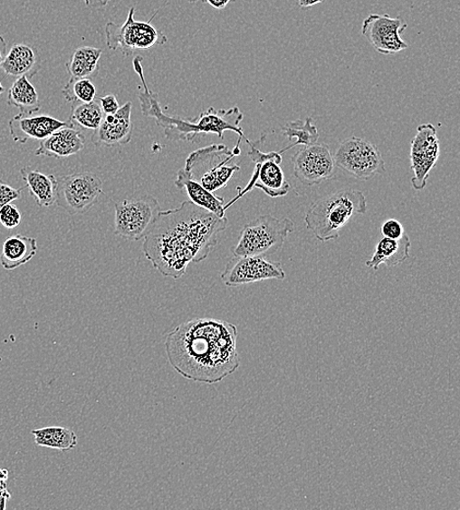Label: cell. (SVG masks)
<instances>
[{
    "label": "cell",
    "instance_id": "13",
    "mask_svg": "<svg viewBox=\"0 0 460 510\" xmlns=\"http://www.w3.org/2000/svg\"><path fill=\"white\" fill-rule=\"evenodd\" d=\"M292 162L294 177L305 186L320 185L335 177L334 157L325 144L304 147L293 154Z\"/></svg>",
    "mask_w": 460,
    "mask_h": 510
},
{
    "label": "cell",
    "instance_id": "6",
    "mask_svg": "<svg viewBox=\"0 0 460 510\" xmlns=\"http://www.w3.org/2000/svg\"><path fill=\"white\" fill-rule=\"evenodd\" d=\"M294 230L293 222L271 215L259 217L244 225L240 239L233 248L235 256H270L278 253Z\"/></svg>",
    "mask_w": 460,
    "mask_h": 510
},
{
    "label": "cell",
    "instance_id": "29",
    "mask_svg": "<svg viewBox=\"0 0 460 510\" xmlns=\"http://www.w3.org/2000/svg\"><path fill=\"white\" fill-rule=\"evenodd\" d=\"M62 94L67 102H91L97 99V88L91 79L70 78Z\"/></svg>",
    "mask_w": 460,
    "mask_h": 510
},
{
    "label": "cell",
    "instance_id": "23",
    "mask_svg": "<svg viewBox=\"0 0 460 510\" xmlns=\"http://www.w3.org/2000/svg\"><path fill=\"white\" fill-rule=\"evenodd\" d=\"M38 253L37 240L17 234L9 236L3 245L0 265L5 270H14L29 263Z\"/></svg>",
    "mask_w": 460,
    "mask_h": 510
},
{
    "label": "cell",
    "instance_id": "5",
    "mask_svg": "<svg viewBox=\"0 0 460 510\" xmlns=\"http://www.w3.org/2000/svg\"><path fill=\"white\" fill-rule=\"evenodd\" d=\"M241 141L233 149L225 145H211L193 151L187 157L185 169L194 180L216 193L225 188L235 172L241 170L235 158L241 154Z\"/></svg>",
    "mask_w": 460,
    "mask_h": 510
},
{
    "label": "cell",
    "instance_id": "27",
    "mask_svg": "<svg viewBox=\"0 0 460 510\" xmlns=\"http://www.w3.org/2000/svg\"><path fill=\"white\" fill-rule=\"evenodd\" d=\"M104 113L99 101L91 102H72L69 123L77 128L97 130L104 118Z\"/></svg>",
    "mask_w": 460,
    "mask_h": 510
},
{
    "label": "cell",
    "instance_id": "38",
    "mask_svg": "<svg viewBox=\"0 0 460 510\" xmlns=\"http://www.w3.org/2000/svg\"><path fill=\"white\" fill-rule=\"evenodd\" d=\"M7 500H8V497H6L5 496H0V510L6 509Z\"/></svg>",
    "mask_w": 460,
    "mask_h": 510
},
{
    "label": "cell",
    "instance_id": "32",
    "mask_svg": "<svg viewBox=\"0 0 460 510\" xmlns=\"http://www.w3.org/2000/svg\"><path fill=\"white\" fill-rule=\"evenodd\" d=\"M22 188H15L0 179V208L22 197Z\"/></svg>",
    "mask_w": 460,
    "mask_h": 510
},
{
    "label": "cell",
    "instance_id": "11",
    "mask_svg": "<svg viewBox=\"0 0 460 510\" xmlns=\"http://www.w3.org/2000/svg\"><path fill=\"white\" fill-rule=\"evenodd\" d=\"M103 194L101 178L92 173H75L57 179L56 205L70 215H84Z\"/></svg>",
    "mask_w": 460,
    "mask_h": 510
},
{
    "label": "cell",
    "instance_id": "14",
    "mask_svg": "<svg viewBox=\"0 0 460 510\" xmlns=\"http://www.w3.org/2000/svg\"><path fill=\"white\" fill-rule=\"evenodd\" d=\"M285 278L286 273L281 264L270 261L264 256H235L221 274V280L231 288L265 280Z\"/></svg>",
    "mask_w": 460,
    "mask_h": 510
},
{
    "label": "cell",
    "instance_id": "34",
    "mask_svg": "<svg viewBox=\"0 0 460 510\" xmlns=\"http://www.w3.org/2000/svg\"><path fill=\"white\" fill-rule=\"evenodd\" d=\"M234 0H187L190 4H207L217 10L225 9Z\"/></svg>",
    "mask_w": 460,
    "mask_h": 510
},
{
    "label": "cell",
    "instance_id": "17",
    "mask_svg": "<svg viewBox=\"0 0 460 510\" xmlns=\"http://www.w3.org/2000/svg\"><path fill=\"white\" fill-rule=\"evenodd\" d=\"M86 138L81 130L72 124L58 129L49 137L41 140L40 147L35 150L37 157L66 159L84 149Z\"/></svg>",
    "mask_w": 460,
    "mask_h": 510
},
{
    "label": "cell",
    "instance_id": "40",
    "mask_svg": "<svg viewBox=\"0 0 460 510\" xmlns=\"http://www.w3.org/2000/svg\"><path fill=\"white\" fill-rule=\"evenodd\" d=\"M5 91V89L3 85L2 81H0V96H2V94Z\"/></svg>",
    "mask_w": 460,
    "mask_h": 510
},
{
    "label": "cell",
    "instance_id": "4",
    "mask_svg": "<svg viewBox=\"0 0 460 510\" xmlns=\"http://www.w3.org/2000/svg\"><path fill=\"white\" fill-rule=\"evenodd\" d=\"M368 200L357 189L346 188L317 199L306 213L304 223L318 241H335L353 218L365 215Z\"/></svg>",
    "mask_w": 460,
    "mask_h": 510
},
{
    "label": "cell",
    "instance_id": "10",
    "mask_svg": "<svg viewBox=\"0 0 460 510\" xmlns=\"http://www.w3.org/2000/svg\"><path fill=\"white\" fill-rule=\"evenodd\" d=\"M334 160L337 168L363 181H369L386 170L379 149L372 142L358 137L341 141Z\"/></svg>",
    "mask_w": 460,
    "mask_h": 510
},
{
    "label": "cell",
    "instance_id": "37",
    "mask_svg": "<svg viewBox=\"0 0 460 510\" xmlns=\"http://www.w3.org/2000/svg\"><path fill=\"white\" fill-rule=\"evenodd\" d=\"M324 2H326V0H299V5L302 9H308L317 5L323 4Z\"/></svg>",
    "mask_w": 460,
    "mask_h": 510
},
{
    "label": "cell",
    "instance_id": "15",
    "mask_svg": "<svg viewBox=\"0 0 460 510\" xmlns=\"http://www.w3.org/2000/svg\"><path fill=\"white\" fill-rule=\"evenodd\" d=\"M407 28L402 17L371 14L363 21L361 32L377 53L390 55L407 49L408 44L400 37Z\"/></svg>",
    "mask_w": 460,
    "mask_h": 510
},
{
    "label": "cell",
    "instance_id": "25",
    "mask_svg": "<svg viewBox=\"0 0 460 510\" xmlns=\"http://www.w3.org/2000/svg\"><path fill=\"white\" fill-rule=\"evenodd\" d=\"M7 103L27 115L37 113L42 109L39 93L26 76L17 78L8 90Z\"/></svg>",
    "mask_w": 460,
    "mask_h": 510
},
{
    "label": "cell",
    "instance_id": "24",
    "mask_svg": "<svg viewBox=\"0 0 460 510\" xmlns=\"http://www.w3.org/2000/svg\"><path fill=\"white\" fill-rule=\"evenodd\" d=\"M102 50L92 46H81L71 55L66 63L71 78L93 79L99 75Z\"/></svg>",
    "mask_w": 460,
    "mask_h": 510
},
{
    "label": "cell",
    "instance_id": "26",
    "mask_svg": "<svg viewBox=\"0 0 460 510\" xmlns=\"http://www.w3.org/2000/svg\"><path fill=\"white\" fill-rule=\"evenodd\" d=\"M31 433L34 437L35 444L40 447L69 452L78 445L76 433L66 427H44L42 429L33 430Z\"/></svg>",
    "mask_w": 460,
    "mask_h": 510
},
{
    "label": "cell",
    "instance_id": "9",
    "mask_svg": "<svg viewBox=\"0 0 460 510\" xmlns=\"http://www.w3.org/2000/svg\"><path fill=\"white\" fill-rule=\"evenodd\" d=\"M161 211L151 196L128 198L115 204L114 234L129 241L144 239Z\"/></svg>",
    "mask_w": 460,
    "mask_h": 510
},
{
    "label": "cell",
    "instance_id": "22",
    "mask_svg": "<svg viewBox=\"0 0 460 510\" xmlns=\"http://www.w3.org/2000/svg\"><path fill=\"white\" fill-rule=\"evenodd\" d=\"M410 246L407 233L398 240L383 238L377 244L372 257L365 265L374 270H379L382 265L387 267L398 266L409 257Z\"/></svg>",
    "mask_w": 460,
    "mask_h": 510
},
{
    "label": "cell",
    "instance_id": "1",
    "mask_svg": "<svg viewBox=\"0 0 460 510\" xmlns=\"http://www.w3.org/2000/svg\"><path fill=\"white\" fill-rule=\"evenodd\" d=\"M228 224L226 217L184 201L179 207L159 212L144 238V255L161 275L178 280L188 265L208 257Z\"/></svg>",
    "mask_w": 460,
    "mask_h": 510
},
{
    "label": "cell",
    "instance_id": "39",
    "mask_svg": "<svg viewBox=\"0 0 460 510\" xmlns=\"http://www.w3.org/2000/svg\"><path fill=\"white\" fill-rule=\"evenodd\" d=\"M8 477V471L6 469H0V482L6 481Z\"/></svg>",
    "mask_w": 460,
    "mask_h": 510
},
{
    "label": "cell",
    "instance_id": "18",
    "mask_svg": "<svg viewBox=\"0 0 460 510\" xmlns=\"http://www.w3.org/2000/svg\"><path fill=\"white\" fill-rule=\"evenodd\" d=\"M67 124L52 116L20 113L8 125L11 138L19 144H26L30 139L42 140Z\"/></svg>",
    "mask_w": 460,
    "mask_h": 510
},
{
    "label": "cell",
    "instance_id": "20",
    "mask_svg": "<svg viewBox=\"0 0 460 510\" xmlns=\"http://www.w3.org/2000/svg\"><path fill=\"white\" fill-rule=\"evenodd\" d=\"M177 188L181 191H186L190 201L196 206L202 207L218 217H225V200L216 197L215 193H211L208 189L205 188L202 185L198 184L191 173L182 168L177 173V179L175 181Z\"/></svg>",
    "mask_w": 460,
    "mask_h": 510
},
{
    "label": "cell",
    "instance_id": "12",
    "mask_svg": "<svg viewBox=\"0 0 460 510\" xmlns=\"http://www.w3.org/2000/svg\"><path fill=\"white\" fill-rule=\"evenodd\" d=\"M440 140L437 129L433 124L418 126L417 132L411 140L410 162L411 184L417 191L426 187L430 173L440 158Z\"/></svg>",
    "mask_w": 460,
    "mask_h": 510
},
{
    "label": "cell",
    "instance_id": "2",
    "mask_svg": "<svg viewBox=\"0 0 460 510\" xmlns=\"http://www.w3.org/2000/svg\"><path fill=\"white\" fill-rule=\"evenodd\" d=\"M238 330L215 318H196L180 324L165 342L173 369L187 380L216 384L238 370Z\"/></svg>",
    "mask_w": 460,
    "mask_h": 510
},
{
    "label": "cell",
    "instance_id": "28",
    "mask_svg": "<svg viewBox=\"0 0 460 510\" xmlns=\"http://www.w3.org/2000/svg\"><path fill=\"white\" fill-rule=\"evenodd\" d=\"M281 130L283 135L287 137L291 141L293 138L297 139V141L294 144L283 149L282 150L278 151L280 154L286 152L287 150L297 147V146H303L309 147L311 145L316 144L318 139H320V134H318V130L315 125L312 124V118L308 117L306 120H296L287 123L284 126L281 127Z\"/></svg>",
    "mask_w": 460,
    "mask_h": 510
},
{
    "label": "cell",
    "instance_id": "8",
    "mask_svg": "<svg viewBox=\"0 0 460 510\" xmlns=\"http://www.w3.org/2000/svg\"><path fill=\"white\" fill-rule=\"evenodd\" d=\"M135 8L129 11L122 25L109 22L105 26L106 44L111 51H120L131 56L137 51H146L168 42L167 35L153 27L149 22L135 20Z\"/></svg>",
    "mask_w": 460,
    "mask_h": 510
},
{
    "label": "cell",
    "instance_id": "35",
    "mask_svg": "<svg viewBox=\"0 0 460 510\" xmlns=\"http://www.w3.org/2000/svg\"><path fill=\"white\" fill-rule=\"evenodd\" d=\"M111 0H84L87 6L91 8H102L108 5Z\"/></svg>",
    "mask_w": 460,
    "mask_h": 510
},
{
    "label": "cell",
    "instance_id": "36",
    "mask_svg": "<svg viewBox=\"0 0 460 510\" xmlns=\"http://www.w3.org/2000/svg\"><path fill=\"white\" fill-rule=\"evenodd\" d=\"M7 53V43L4 39L3 35L0 34V69H2V64Z\"/></svg>",
    "mask_w": 460,
    "mask_h": 510
},
{
    "label": "cell",
    "instance_id": "3",
    "mask_svg": "<svg viewBox=\"0 0 460 510\" xmlns=\"http://www.w3.org/2000/svg\"><path fill=\"white\" fill-rule=\"evenodd\" d=\"M141 62H143V58L139 56L135 57L133 61L135 72L143 84V91L139 92L141 112L146 117L153 118L157 124L163 129L164 136L168 140L194 142L198 136L206 135H216L223 140L224 133L226 130H232V132L237 134L240 141L245 138L240 126L244 120V114L238 106L220 111L209 108L196 117L195 120H186L184 117L165 113L161 109L158 94L149 90L147 84Z\"/></svg>",
    "mask_w": 460,
    "mask_h": 510
},
{
    "label": "cell",
    "instance_id": "19",
    "mask_svg": "<svg viewBox=\"0 0 460 510\" xmlns=\"http://www.w3.org/2000/svg\"><path fill=\"white\" fill-rule=\"evenodd\" d=\"M41 67L38 51L24 43L12 45L2 64L5 75L16 78L26 76L29 79L37 75Z\"/></svg>",
    "mask_w": 460,
    "mask_h": 510
},
{
    "label": "cell",
    "instance_id": "30",
    "mask_svg": "<svg viewBox=\"0 0 460 510\" xmlns=\"http://www.w3.org/2000/svg\"><path fill=\"white\" fill-rule=\"evenodd\" d=\"M22 216L17 207L8 204L0 208V224L7 230L17 228L21 223Z\"/></svg>",
    "mask_w": 460,
    "mask_h": 510
},
{
    "label": "cell",
    "instance_id": "31",
    "mask_svg": "<svg viewBox=\"0 0 460 510\" xmlns=\"http://www.w3.org/2000/svg\"><path fill=\"white\" fill-rule=\"evenodd\" d=\"M384 238L398 240L406 234L403 224L397 219H388L381 227Z\"/></svg>",
    "mask_w": 460,
    "mask_h": 510
},
{
    "label": "cell",
    "instance_id": "33",
    "mask_svg": "<svg viewBox=\"0 0 460 510\" xmlns=\"http://www.w3.org/2000/svg\"><path fill=\"white\" fill-rule=\"evenodd\" d=\"M99 101L104 115H112L120 109V102H118L114 94H108V96L100 98Z\"/></svg>",
    "mask_w": 460,
    "mask_h": 510
},
{
    "label": "cell",
    "instance_id": "7",
    "mask_svg": "<svg viewBox=\"0 0 460 510\" xmlns=\"http://www.w3.org/2000/svg\"><path fill=\"white\" fill-rule=\"evenodd\" d=\"M265 138L263 136L261 140L254 142L244 138L247 145L251 147L247 157L254 163V170L249 184L240 189L239 195L225 205L224 208L226 211L235 201L252 192L255 188H261L270 197H284L290 193L291 185L286 180L284 171L281 168L282 154L278 151L263 152L258 148L259 145L264 144Z\"/></svg>",
    "mask_w": 460,
    "mask_h": 510
},
{
    "label": "cell",
    "instance_id": "16",
    "mask_svg": "<svg viewBox=\"0 0 460 510\" xmlns=\"http://www.w3.org/2000/svg\"><path fill=\"white\" fill-rule=\"evenodd\" d=\"M134 126L132 102H126L112 115H105L101 126L93 130L91 142L96 147L115 148L131 141Z\"/></svg>",
    "mask_w": 460,
    "mask_h": 510
},
{
    "label": "cell",
    "instance_id": "21",
    "mask_svg": "<svg viewBox=\"0 0 460 510\" xmlns=\"http://www.w3.org/2000/svg\"><path fill=\"white\" fill-rule=\"evenodd\" d=\"M22 180L29 194L40 207H50L56 204L57 179L53 174H44L29 166L20 170Z\"/></svg>",
    "mask_w": 460,
    "mask_h": 510
}]
</instances>
